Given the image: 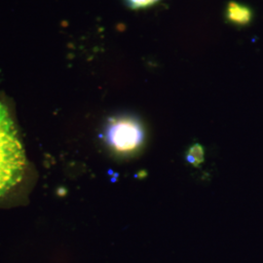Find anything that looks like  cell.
<instances>
[{
    "instance_id": "1",
    "label": "cell",
    "mask_w": 263,
    "mask_h": 263,
    "mask_svg": "<svg viewBox=\"0 0 263 263\" xmlns=\"http://www.w3.org/2000/svg\"><path fill=\"white\" fill-rule=\"evenodd\" d=\"M27 168V158L9 104L0 99V198L17 186Z\"/></svg>"
},
{
    "instance_id": "3",
    "label": "cell",
    "mask_w": 263,
    "mask_h": 263,
    "mask_svg": "<svg viewBox=\"0 0 263 263\" xmlns=\"http://www.w3.org/2000/svg\"><path fill=\"white\" fill-rule=\"evenodd\" d=\"M226 17L234 24L243 25L251 20V11L238 3L231 2L226 10Z\"/></svg>"
},
{
    "instance_id": "4",
    "label": "cell",
    "mask_w": 263,
    "mask_h": 263,
    "mask_svg": "<svg viewBox=\"0 0 263 263\" xmlns=\"http://www.w3.org/2000/svg\"><path fill=\"white\" fill-rule=\"evenodd\" d=\"M185 159L193 167H200L205 162V149L199 144H192L185 153Z\"/></svg>"
},
{
    "instance_id": "2",
    "label": "cell",
    "mask_w": 263,
    "mask_h": 263,
    "mask_svg": "<svg viewBox=\"0 0 263 263\" xmlns=\"http://www.w3.org/2000/svg\"><path fill=\"white\" fill-rule=\"evenodd\" d=\"M105 134L110 147L122 154L138 151L144 140V132L140 120L127 115L111 118Z\"/></svg>"
},
{
    "instance_id": "5",
    "label": "cell",
    "mask_w": 263,
    "mask_h": 263,
    "mask_svg": "<svg viewBox=\"0 0 263 263\" xmlns=\"http://www.w3.org/2000/svg\"><path fill=\"white\" fill-rule=\"evenodd\" d=\"M126 5L133 10L145 9L155 5L161 0H124Z\"/></svg>"
}]
</instances>
